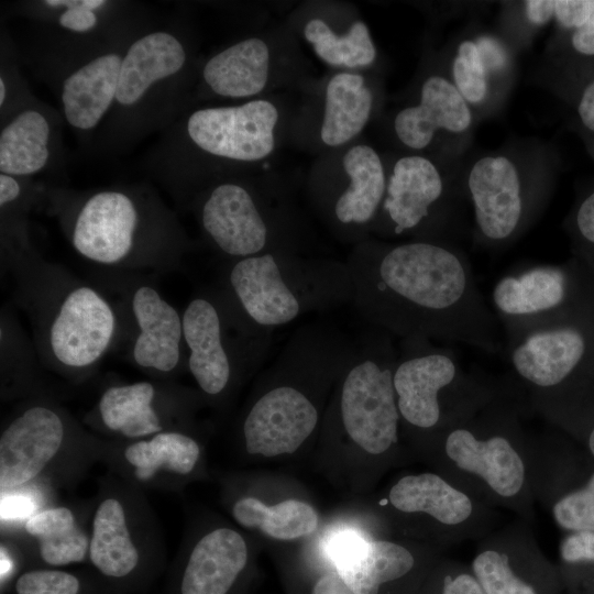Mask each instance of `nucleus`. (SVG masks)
Returning <instances> with one entry per match:
<instances>
[{"label": "nucleus", "mask_w": 594, "mask_h": 594, "mask_svg": "<svg viewBox=\"0 0 594 594\" xmlns=\"http://www.w3.org/2000/svg\"><path fill=\"white\" fill-rule=\"evenodd\" d=\"M345 264L351 305L367 326L399 339L461 342L491 354L502 349L499 323L457 245L369 238L352 248Z\"/></svg>", "instance_id": "obj_1"}, {"label": "nucleus", "mask_w": 594, "mask_h": 594, "mask_svg": "<svg viewBox=\"0 0 594 594\" xmlns=\"http://www.w3.org/2000/svg\"><path fill=\"white\" fill-rule=\"evenodd\" d=\"M0 260L43 369L73 384L89 380L120 345L122 321L116 301L98 285L47 261L32 238L0 242Z\"/></svg>", "instance_id": "obj_2"}, {"label": "nucleus", "mask_w": 594, "mask_h": 594, "mask_svg": "<svg viewBox=\"0 0 594 594\" xmlns=\"http://www.w3.org/2000/svg\"><path fill=\"white\" fill-rule=\"evenodd\" d=\"M40 210L57 220L74 252L102 270H179L193 242L151 180L76 190L45 183Z\"/></svg>", "instance_id": "obj_3"}, {"label": "nucleus", "mask_w": 594, "mask_h": 594, "mask_svg": "<svg viewBox=\"0 0 594 594\" xmlns=\"http://www.w3.org/2000/svg\"><path fill=\"white\" fill-rule=\"evenodd\" d=\"M356 338L336 326L307 323L260 375L237 433L251 457L292 455L320 431L333 389L352 362Z\"/></svg>", "instance_id": "obj_4"}, {"label": "nucleus", "mask_w": 594, "mask_h": 594, "mask_svg": "<svg viewBox=\"0 0 594 594\" xmlns=\"http://www.w3.org/2000/svg\"><path fill=\"white\" fill-rule=\"evenodd\" d=\"M280 113L266 98L189 108L158 133L140 168L178 208L201 189L268 158L277 145Z\"/></svg>", "instance_id": "obj_5"}, {"label": "nucleus", "mask_w": 594, "mask_h": 594, "mask_svg": "<svg viewBox=\"0 0 594 594\" xmlns=\"http://www.w3.org/2000/svg\"><path fill=\"white\" fill-rule=\"evenodd\" d=\"M200 59L182 20L161 22L136 37L124 54L112 108L90 155L114 158L161 133L189 109Z\"/></svg>", "instance_id": "obj_6"}, {"label": "nucleus", "mask_w": 594, "mask_h": 594, "mask_svg": "<svg viewBox=\"0 0 594 594\" xmlns=\"http://www.w3.org/2000/svg\"><path fill=\"white\" fill-rule=\"evenodd\" d=\"M217 283L256 324L274 329L351 304L345 261L289 251L223 262Z\"/></svg>", "instance_id": "obj_7"}, {"label": "nucleus", "mask_w": 594, "mask_h": 594, "mask_svg": "<svg viewBox=\"0 0 594 594\" xmlns=\"http://www.w3.org/2000/svg\"><path fill=\"white\" fill-rule=\"evenodd\" d=\"M30 25L24 40L15 41L22 64L51 90L66 125L89 154L112 108L130 44L91 41Z\"/></svg>", "instance_id": "obj_8"}, {"label": "nucleus", "mask_w": 594, "mask_h": 594, "mask_svg": "<svg viewBox=\"0 0 594 594\" xmlns=\"http://www.w3.org/2000/svg\"><path fill=\"white\" fill-rule=\"evenodd\" d=\"M105 443L51 396L24 398L1 426V497L24 495L78 474L101 459Z\"/></svg>", "instance_id": "obj_9"}, {"label": "nucleus", "mask_w": 594, "mask_h": 594, "mask_svg": "<svg viewBox=\"0 0 594 594\" xmlns=\"http://www.w3.org/2000/svg\"><path fill=\"white\" fill-rule=\"evenodd\" d=\"M187 372L205 403L224 406L265 361L273 329L253 322L217 282L183 311Z\"/></svg>", "instance_id": "obj_10"}, {"label": "nucleus", "mask_w": 594, "mask_h": 594, "mask_svg": "<svg viewBox=\"0 0 594 594\" xmlns=\"http://www.w3.org/2000/svg\"><path fill=\"white\" fill-rule=\"evenodd\" d=\"M398 346L394 337L367 326L355 355L338 381L321 427L323 442L378 457L398 442L400 416L393 384Z\"/></svg>", "instance_id": "obj_11"}, {"label": "nucleus", "mask_w": 594, "mask_h": 594, "mask_svg": "<svg viewBox=\"0 0 594 594\" xmlns=\"http://www.w3.org/2000/svg\"><path fill=\"white\" fill-rule=\"evenodd\" d=\"M273 198L267 188L240 174L212 182L194 196L187 209L204 242L223 262L274 251L308 253L293 208Z\"/></svg>", "instance_id": "obj_12"}, {"label": "nucleus", "mask_w": 594, "mask_h": 594, "mask_svg": "<svg viewBox=\"0 0 594 594\" xmlns=\"http://www.w3.org/2000/svg\"><path fill=\"white\" fill-rule=\"evenodd\" d=\"M88 563L118 594L144 591L165 563L162 534L143 490L114 474L100 483Z\"/></svg>", "instance_id": "obj_13"}, {"label": "nucleus", "mask_w": 594, "mask_h": 594, "mask_svg": "<svg viewBox=\"0 0 594 594\" xmlns=\"http://www.w3.org/2000/svg\"><path fill=\"white\" fill-rule=\"evenodd\" d=\"M393 373L400 422L418 432L465 421L492 393L465 373L454 351L422 337L399 339Z\"/></svg>", "instance_id": "obj_14"}, {"label": "nucleus", "mask_w": 594, "mask_h": 594, "mask_svg": "<svg viewBox=\"0 0 594 594\" xmlns=\"http://www.w3.org/2000/svg\"><path fill=\"white\" fill-rule=\"evenodd\" d=\"M97 285L116 301L122 321L118 349L154 380L172 381L187 371L183 312L170 304L151 275L99 268Z\"/></svg>", "instance_id": "obj_15"}, {"label": "nucleus", "mask_w": 594, "mask_h": 594, "mask_svg": "<svg viewBox=\"0 0 594 594\" xmlns=\"http://www.w3.org/2000/svg\"><path fill=\"white\" fill-rule=\"evenodd\" d=\"M506 338L554 321L594 314V272L573 256L560 264H522L492 290Z\"/></svg>", "instance_id": "obj_16"}, {"label": "nucleus", "mask_w": 594, "mask_h": 594, "mask_svg": "<svg viewBox=\"0 0 594 594\" xmlns=\"http://www.w3.org/2000/svg\"><path fill=\"white\" fill-rule=\"evenodd\" d=\"M504 356L515 376L553 397L594 380V314L540 326L506 338Z\"/></svg>", "instance_id": "obj_17"}, {"label": "nucleus", "mask_w": 594, "mask_h": 594, "mask_svg": "<svg viewBox=\"0 0 594 594\" xmlns=\"http://www.w3.org/2000/svg\"><path fill=\"white\" fill-rule=\"evenodd\" d=\"M202 402L198 391L172 381L109 383L84 421L101 438L116 441L139 440L172 429L194 431V414Z\"/></svg>", "instance_id": "obj_18"}, {"label": "nucleus", "mask_w": 594, "mask_h": 594, "mask_svg": "<svg viewBox=\"0 0 594 594\" xmlns=\"http://www.w3.org/2000/svg\"><path fill=\"white\" fill-rule=\"evenodd\" d=\"M466 197L473 210L476 241L499 249L515 241L539 216L546 186L521 173L508 155L476 160L466 177Z\"/></svg>", "instance_id": "obj_19"}, {"label": "nucleus", "mask_w": 594, "mask_h": 594, "mask_svg": "<svg viewBox=\"0 0 594 594\" xmlns=\"http://www.w3.org/2000/svg\"><path fill=\"white\" fill-rule=\"evenodd\" d=\"M454 207L437 165L420 154L397 158L387 172L385 197L371 233L455 245Z\"/></svg>", "instance_id": "obj_20"}, {"label": "nucleus", "mask_w": 594, "mask_h": 594, "mask_svg": "<svg viewBox=\"0 0 594 594\" xmlns=\"http://www.w3.org/2000/svg\"><path fill=\"white\" fill-rule=\"evenodd\" d=\"M342 173L317 177L309 186V200L336 239L353 246L370 238L381 210L387 170L378 152L354 143L341 155Z\"/></svg>", "instance_id": "obj_21"}, {"label": "nucleus", "mask_w": 594, "mask_h": 594, "mask_svg": "<svg viewBox=\"0 0 594 594\" xmlns=\"http://www.w3.org/2000/svg\"><path fill=\"white\" fill-rule=\"evenodd\" d=\"M6 8V15L35 26L114 44H131L161 23L145 3L127 0H24Z\"/></svg>", "instance_id": "obj_22"}, {"label": "nucleus", "mask_w": 594, "mask_h": 594, "mask_svg": "<svg viewBox=\"0 0 594 594\" xmlns=\"http://www.w3.org/2000/svg\"><path fill=\"white\" fill-rule=\"evenodd\" d=\"M202 446L191 430L172 429L133 441L106 439L101 459L112 474L144 490H179L197 476Z\"/></svg>", "instance_id": "obj_23"}, {"label": "nucleus", "mask_w": 594, "mask_h": 594, "mask_svg": "<svg viewBox=\"0 0 594 594\" xmlns=\"http://www.w3.org/2000/svg\"><path fill=\"white\" fill-rule=\"evenodd\" d=\"M251 558L244 536L227 525L191 535L170 569L166 594H231Z\"/></svg>", "instance_id": "obj_24"}, {"label": "nucleus", "mask_w": 594, "mask_h": 594, "mask_svg": "<svg viewBox=\"0 0 594 594\" xmlns=\"http://www.w3.org/2000/svg\"><path fill=\"white\" fill-rule=\"evenodd\" d=\"M65 125L59 109L38 98L0 123V173L65 182Z\"/></svg>", "instance_id": "obj_25"}, {"label": "nucleus", "mask_w": 594, "mask_h": 594, "mask_svg": "<svg viewBox=\"0 0 594 594\" xmlns=\"http://www.w3.org/2000/svg\"><path fill=\"white\" fill-rule=\"evenodd\" d=\"M274 63L273 48L264 36L251 35L224 46L200 59L189 108L261 98L270 87Z\"/></svg>", "instance_id": "obj_26"}, {"label": "nucleus", "mask_w": 594, "mask_h": 594, "mask_svg": "<svg viewBox=\"0 0 594 594\" xmlns=\"http://www.w3.org/2000/svg\"><path fill=\"white\" fill-rule=\"evenodd\" d=\"M470 105L452 80L441 75L428 76L420 88L419 100L400 109L394 118V132L409 150L422 151L437 134H462L472 124Z\"/></svg>", "instance_id": "obj_27"}, {"label": "nucleus", "mask_w": 594, "mask_h": 594, "mask_svg": "<svg viewBox=\"0 0 594 594\" xmlns=\"http://www.w3.org/2000/svg\"><path fill=\"white\" fill-rule=\"evenodd\" d=\"M444 451L463 471L480 476L496 494L512 497L525 482V464L508 437L499 431L480 437L460 424L446 436Z\"/></svg>", "instance_id": "obj_28"}, {"label": "nucleus", "mask_w": 594, "mask_h": 594, "mask_svg": "<svg viewBox=\"0 0 594 594\" xmlns=\"http://www.w3.org/2000/svg\"><path fill=\"white\" fill-rule=\"evenodd\" d=\"M338 576L355 594H378L380 587L406 575L414 566L411 552L387 541L340 536L330 547Z\"/></svg>", "instance_id": "obj_29"}, {"label": "nucleus", "mask_w": 594, "mask_h": 594, "mask_svg": "<svg viewBox=\"0 0 594 594\" xmlns=\"http://www.w3.org/2000/svg\"><path fill=\"white\" fill-rule=\"evenodd\" d=\"M374 92L359 72L339 70L324 84L318 138L321 145L340 148L361 134L374 111Z\"/></svg>", "instance_id": "obj_30"}, {"label": "nucleus", "mask_w": 594, "mask_h": 594, "mask_svg": "<svg viewBox=\"0 0 594 594\" xmlns=\"http://www.w3.org/2000/svg\"><path fill=\"white\" fill-rule=\"evenodd\" d=\"M24 535L35 543L40 568H56L88 562L90 532L67 506L36 510L23 521Z\"/></svg>", "instance_id": "obj_31"}, {"label": "nucleus", "mask_w": 594, "mask_h": 594, "mask_svg": "<svg viewBox=\"0 0 594 594\" xmlns=\"http://www.w3.org/2000/svg\"><path fill=\"white\" fill-rule=\"evenodd\" d=\"M230 514L240 527L276 541L309 537L319 526L315 507L296 498L267 505L253 495H242L231 503Z\"/></svg>", "instance_id": "obj_32"}, {"label": "nucleus", "mask_w": 594, "mask_h": 594, "mask_svg": "<svg viewBox=\"0 0 594 594\" xmlns=\"http://www.w3.org/2000/svg\"><path fill=\"white\" fill-rule=\"evenodd\" d=\"M388 498L399 512L424 513L443 525H459L473 510L468 495L435 473L403 476L392 486Z\"/></svg>", "instance_id": "obj_33"}, {"label": "nucleus", "mask_w": 594, "mask_h": 594, "mask_svg": "<svg viewBox=\"0 0 594 594\" xmlns=\"http://www.w3.org/2000/svg\"><path fill=\"white\" fill-rule=\"evenodd\" d=\"M302 36L320 61L341 70L370 67L377 56L370 29L361 19L339 32L324 18L311 16L302 26Z\"/></svg>", "instance_id": "obj_34"}, {"label": "nucleus", "mask_w": 594, "mask_h": 594, "mask_svg": "<svg viewBox=\"0 0 594 594\" xmlns=\"http://www.w3.org/2000/svg\"><path fill=\"white\" fill-rule=\"evenodd\" d=\"M0 321L2 397L48 396L38 385L43 366L32 339L28 338L9 308L2 309Z\"/></svg>", "instance_id": "obj_35"}, {"label": "nucleus", "mask_w": 594, "mask_h": 594, "mask_svg": "<svg viewBox=\"0 0 594 594\" xmlns=\"http://www.w3.org/2000/svg\"><path fill=\"white\" fill-rule=\"evenodd\" d=\"M12 581L13 594H118L92 571L31 568L20 571Z\"/></svg>", "instance_id": "obj_36"}, {"label": "nucleus", "mask_w": 594, "mask_h": 594, "mask_svg": "<svg viewBox=\"0 0 594 594\" xmlns=\"http://www.w3.org/2000/svg\"><path fill=\"white\" fill-rule=\"evenodd\" d=\"M22 66L16 42L1 23L0 123L37 99L23 74Z\"/></svg>", "instance_id": "obj_37"}, {"label": "nucleus", "mask_w": 594, "mask_h": 594, "mask_svg": "<svg viewBox=\"0 0 594 594\" xmlns=\"http://www.w3.org/2000/svg\"><path fill=\"white\" fill-rule=\"evenodd\" d=\"M490 75L475 41L465 40L452 62V82L469 105L483 102L488 92Z\"/></svg>", "instance_id": "obj_38"}, {"label": "nucleus", "mask_w": 594, "mask_h": 594, "mask_svg": "<svg viewBox=\"0 0 594 594\" xmlns=\"http://www.w3.org/2000/svg\"><path fill=\"white\" fill-rule=\"evenodd\" d=\"M46 182L0 173V221H28L40 210Z\"/></svg>", "instance_id": "obj_39"}, {"label": "nucleus", "mask_w": 594, "mask_h": 594, "mask_svg": "<svg viewBox=\"0 0 594 594\" xmlns=\"http://www.w3.org/2000/svg\"><path fill=\"white\" fill-rule=\"evenodd\" d=\"M473 571L486 594H537L513 572L507 557L495 550L481 552L473 561Z\"/></svg>", "instance_id": "obj_40"}, {"label": "nucleus", "mask_w": 594, "mask_h": 594, "mask_svg": "<svg viewBox=\"0 0 594 594\" xmlns=\"http://www.w3.org/2000/svg\"><path fill=\"white\" fill-rule=\"evenodd\" d=\"M558 525L575 532H594V474L586 486L570 493L553 506Z\"/></svg>", "instance_id": "obj_41"}, {"label": "nucleus", "mask_w": 594, "mask_h": 594, "mask_svg": "<svg viewBox=\"0 0 594 594\" xmlns=\"http://www.w3.org/2000/svg\"><path fill=\"white\" fill-rule=\"evenodd\" d=\"M568 226L574 256L594 272V190L580 201Z\"/></svg>", "instance_id": "obj_42"}, {"label": "nucleus", "mask_w": 594, "mask_h": 594, "mask_svg": "<svg viewBox=\"0 0 594 594\" xmlns=\"http://www.w3.org/2000/svg\"><path fill=\"white\" fill-rule=\"evenodd\" d=\"M594 11V0H554V18L566 29L582 26Z\"/></svg>", "instance_id": "obj_43"}, {"label": "nucleus", "mask_w": 594, "mask_h": 594, "mask_svg": "<svg viewBox=\"0 0 594 594\" xmlns=\"http://www.w3.org/2000/svg\"><path fill=\"white\" fill-rule=\"evenodd\" d=\"M561 558L566 562L594 561V532H575L561 542Z\"/></svg>", "instance_id": "obj_44"}, {"label": "nucleus", "mask_w": 594, "mask_h": 594, "mask_svg": "<svg viewBox=\"0 0 594 594\" xmlns=\"http://www.w3.org/2000/svg\"><path fill=\"white\" fill-rule=\"evenodd\" d=\"M474 41L488 75L498 73L506 67L508 63L507 53L498 40L491 36H481Z\"/></svg>", "instance_id": "obj_45"}, {"label": "nucleus", "mask_w": 594, "mask_h": 594, "mask_svg": "<svg viewBox=\"0 0 594 594\" xmlns=\"http://www.w3.org/2000/svg\"><path fill=\"white\" fill-rule=\"evenodd\" d=\"M527 21L534 25H544L554 16V1L528 0L524 2Z\"/></svg>", "instance_id": "obj_46"}, {"label": "nucleus", "mask_w": 594, "mask_h": 594, "mask_svg": "<svg viewBox=\"0 0 594 594\" xmlns=\"http://www.w3.org/2000/svg\"><path fill=\"white\" fill-rule=\"evenodd\" d=\"M443 594H486L476 580L470 574H460L455 578H447Z\"/></svg>", "instance_id": "obj_47"}, {"label": "nucleus", "mask_w": 594, "mask_h": 594, "mask_svg": "<svg viewBox=\"0 0 594 594\" xmlns=\"http://www.w3.org/2000/svg\"><path fill=\"white\" fill-rule=\"evenodd\" d=\"M572 45L581 54L594 55V11L572 35Z\"/></svg>", "instance_id": "obj_48"}, {"label": "nucleus", "mask_w": 594, "mask_h": 594, "mask_svg": "<svg viewBox=\"0 0 594 594\" xmlns=\"http://www.w3.org/2000/svg\"><path fill=\"white\" fill-rule=\"evenodd\" d=\"M311 594H355L338 574H324L312 586Z\"/></svg>", "instance_id": "obj_49"}, {"label": "nucleus", "mask_w": 594, "mask_h": 594, "mask_svg": "<svg viewBox=\"0 0 594 594\" xmlns=\"http://www.w3.org/2000/svg\"><path fill=\"white\" fill-rule=\"evenodd\" d=\"M578 112L582 123L594 131V81H592L580 99Z\"/></svg>", "instance_id": "obj_50"}, {"label": "nucleus", "mask_w": 594, "mask_h": 594, "mask_svg": "<svg viewBox=\"0 0 594 594\" xmlns=\"http://www.w3.org/2000/svg\"><path fill=\"white\" fill-rule=\"evenodd\" d=\"M587 441H588V448H590L591 452L594 455V424L591 427V429L588 430Z\"/></svg>", "instance_id": "obj_51"}]
</instances>
